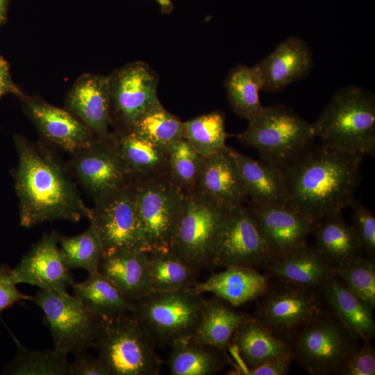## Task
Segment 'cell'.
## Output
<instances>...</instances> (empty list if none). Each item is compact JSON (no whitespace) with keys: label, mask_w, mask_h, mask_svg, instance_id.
Instances as JSON below:
<instances>
[{"label":"cell","mask_w":375,"mask_h":375,"mask_svg":"<svg viewBox=\"0 0 375 375\" xmlns=\"http://www.w3.org/2000/svg\"><path fill=\"white\" fill-rule=\"evenodd\" d=\"M72 166L80 183L94 200L132 183L128 166L107 138H96L74 153Z\"/></svg>","instance_id":"14"},{"label":"cell","mask_w":375,"mask_h":375,"mask_svg":"<svg viewBox=\"0 0 375 375\" xmlns=\"http://www.w3.org/2000/svg\"><path fill=\"white\" fill-rule=\"evenodd\" d=\"M18 355L6 372L19 375H66L69 362L66 355L55 349L29 350L17 342Z\"/></svg>","instance_id":"39"},{"label":"cell","mask_w":375,"mask_h":375,"mask_svg":"<svg viewBox=\"0 0 375 375\" xmlns=\"http://www.w3.org/2000/svg\"><path fill=\"white\" fill-rule=\"evenodd\" d=\"M321 292L333 313L357 340H371L375 335L374 307L352 293L335 276Z\"/></svg>","instance_id":"28"},{"label":"cell","mask_w":375,"mask_h":375,"mask_svg":"<svg viewBox=\"0 0 375 375\" xmlns=\"http://www.w3.org/2000/svg\"><path fill=\"white\" fill-rule=\"evenodd\" d=\"M353 209V231L362 249L369 258L375 254V217L364 205L355 200L351 204Z\"/></svg>","instance_id":"41"},{"label":"cell","mask_w":375,"mask_h":375,"mask_svg":"<svg viewBox=\"0 0 375 375\" xmlns=\"http://www.w3.org/2000/svg\"><path fill=\"white\" fill-rule=\"evenodd\" d=\"M131 131L156 145L168 148L183 138V122L157 100L140 115Z\"/></svg>","instance_id":"35"},{"label":"cell","mask_w":375,"mask_h":375,"mask_svg":"<svg viewBox=\"0 0 375 375\" xmlns=\"http://www.w3.org/2000/svg\"><path fill=\"white\" fill-rule=\"evenodd\" d=\"M110 105L122 123L131 131L140 115L157 97L158 78L145 63L135 62L110 76Z\"/></svg>","instance_id":"15"},{"label":"cell","mask_w":375,"mask_h":375,"mask_svg":"<svg viewBox=\"0 0 375 375\" xmlns=\"http://www.w3.org/2000/svg\"><path fill=\"white\" fill-rule=\"evenodd\" d=\"M22 103L26 115L44 138L68 152L74 153L97 138L69 111L33 97H22Z\"/></svg>","instance_id":"18"},{"label":"cell","mask_w":375,"mask_h":375,"mask_svg":"<svg viewBox=\"0 0 375 375\" xmlns=\"http://www.w3.org/2000/svg\"><path fill=\"white\" fill-rule=\"evenodd\" d=\"M315 138L312 124L281 104L264 107L237 135L243 144L256 149L260 159L283 169L306 150Z\"/></svg>","instance_id":"4"},{"label":"cell","mask_w":375,"mask_h":375,"mask_svg":"<svg viewBox=\"0 0 375 375\" xmlns=\"http://www.w3.org/2000/svg\"><path fill=\"white\" fill-rule=\"evenodd\" d=\"M249 317L217 299L206 301L192 340L225 350L239 326Z\"/></svg>","instance_id":"32"},{"label":"cell","mask_w":375,"mask_h":375,"mask_svg":"<svg viewBox=\"0 0 375 375\" xmlns=\"http://www.w3.org/2000/svg\"><path fill=\"white\" fill-rule=\"evenodd\" d=\"M71 287L74 294L101 321L113 319L134 310L133 303L99 272L89 274L87 279L74 282Z\"/></svg>","instance_id":"29"},{"label":"cell","mask_w":375,"mask_h":375,"mask_svg":"<svg viewBox=\"0 0 375 375\" xmlns=\"http://www.w3.org/2000/svg\"><path fill=\"white\" fill-rule=\"evenodd\" d=\"M65 103L69 111L78 117L97 138L105 140L108 137L110 76L82 75L69 90Z\"/></svg>","instance_id":"19"},{"label":"cell","mask_w":375,"mask_h":375,"mask_svg":"<svg viewBox=\"0 0 375 375\" xmlns=\"http://www.w3.org/2000/svg\"><path fill=\"white\" fill-rule=\"evenodd\" d=\"M256 65L263 81L262 90L278 92L310 72L313 56L306 41L297 36H290Z\"/></svg>","instance_id":"20"},{"label":"cell","mask_w":375,"mask_h":375,"mask_svg":"<svg viewBox=\"0 0 375 375\" xmlns=\"http://www.w3.org/2000/svg\"><path fill=\"white\" fill-rule=\"evenodd\" d=\"M313 233L316 249L333 267L362 256L363 251L342 212L331 214L318 220Z\"/></svg>","instance_id":"30"},{"label":"cell","mask_w":375,"mask_h":375,"mask_svg":"<svg viewBox=\"0 0 375 375\" xmlns=\"http://www.w3.org/2000/svg\"><path fill=\"white\" fill-rule=\"evenodd\" d=\"M12 269L6 265H0V315L22 300H32L33 297L19 292L16 286Z\"/></svg>","instance_id":"43"},{"label":"cell","mask_w":375,"mask_h":375,"mask_svg":"<svg viewBox=\"0 0 375 375\" xmlns=\"http://www.w3.org/2000/svg\"><path fill=\"white\" fill-rule=\"evenodd\" d=\"M224 115L213 111L183 122V138L203 157L226 147Z\"/></svg>","instance_id":"36"},{"label":"cell","mask_w":375,"mask_h":375,"mask_svg":"<svg viewBox=\"0 0 375 375\" xmlns=\"http://www.w3.org/2000/svg\"><path fill=\"white\" fill-rule=\"evenodd\" d=\"M18 155L15 186L22 226L58 219L77 222L91 217L63 166L47 149L20 135L13 138Z\"/></svg>","instance_id":"1"},{"label":"cell","mask_w":375,"mask_h":375,"mask_svg":"<svg viewBox=\"0 0 375 375\" xmlns=\"http://www.w3.org/2000/svg\"><path fill=\"white\" fill-rule=\"evenodd\" d=\"M31 301L43 311L56 351L67 356L94 347L101 320L78 297L66 290H40Z\"/></svg>","instance_id":"9"},{"label":"cell","mask_w":375,"mask_h":375,"mask_svg":"<svg viewBox=\"0 0 375 375\" xmlns=\"http://www.w3.org/2000/svg\"><path fill=\"white\" fill-rule=\"evenodd\" d=\"M148 260L153 291L184 290L197 284L199 269L172 251L148 252Z\"/></svg>","instance_id":"34"},{"label":"cell","mask_w":375,"mask_h":375,"mask_svg":"<svg viewBox=\"0 0 375 375\" xmlns=\"http://www.w3.org/2000/svg\"><path fill=\"white\" fill-rule=\"evenodd\" d=\"M228 210L196 191L184 194L170 251L198 269L210 267Z\"/></svg>","instance_id":"7"},{"label":"cell","mask_w":375,"mask_h":375,"mask_svg":"<svg viewBox=\"0 0 375 375\" xmlns=\"http://www.w3.org/2000/svg\"><path fill=\"white\" fill-rule=\"evenodd\" d=\"M322 144L342 151L374 157L375 98L360 87L338 90L312 124Z\"/></svg>","instance_id":"3"},{"label":"cell","mask_w":375,"mask_h":375,"mask_svg":"<svg viewBox=\"0 0 375 375\" xmlns=\"http://www.w3.org/2000/svg\"><path fill=\"white\" fill-rule=\"evenodd\" d=\"M133 184L148 252L170 251L183 192L168 174Z\"/></svg>","instance_id":"10"},{"label":"cell","mask_w":375,"mask_h":375,"mask_svg":"<svg viewBox=\"0 0 375 375\" xmlns=\"http://www.w3.org/2000/svg\"><path fill=\"white\" fill-rule=\"evenodd\" d=\"M194 191L228 209L249 201L229 147L203 157Z\"/></svg>","instance_id":"22"},{"label":"cell","mask_w":375,"mask_h":375,"mask_svg":"<svg viewBox=\"0 0 375 375\" xmlns=\"http://www.w3.org/2000/svg\"><path fill=\"white\" fill-rule=\"evenodd\" d=\"M293 359L310 374H340L359 345L332 312H321L288 337Z\"/></svg>","instance_id":"6"},{"label":"cell","mask_w":375,"mask_h":375,"mask_svg":"<svg viewBox=\"0 0 375 375\" xmlns=\"http://www.w3.org/2000/svg\"><path fill=\"white\" fill-rule=\"evenodd\" d=\"M375 349L370 340H364L353 352L340 375H374Z\"/></svg>","instance_id":"42"},{"label":"cell","mask_w":375,"mask_h":375,"mask_svg":"<svg viewBox=\"0 0 375 375\" xmlns=\"http://www.w3.org/2000/svg\"><path fill=\"white\" fill-rule=\"evenodd\" d=\"M58 241L62 256L69 269H83L88 274L99 272L103 249L91 224L86 231L77 235H58Z\"/></svg>","instance_id":"37"},{"label":"cell","mask_w":375,"mask_h":375,"mask_svg":"<svg viewBox=\"0 0 375 375\" xmlns=\"http://www.w3.org/2000/svg\"><path fill=\"white\" fill-rule=\"evenodd\" d=\"M107 140L128 166L133 183L168 174V148L156 145L133 131L109 134Z\"/></svg>","instance_id":"27"},{"label":"cell","mask_w":375,"mask_h":375,"mask_svg":"<svg viewBox=\"0 0 375 375\" xmlns=\"http://www.w3.org/2000/svg\"><path fill=\"white\" fill-rule=\"evenodd\" d=\"M264 269L268 278L319 292L333 276V265L315 247L306 243L274 257Z\"/></svg>","instance_id":"21"},{"label":"cell","mask_w":375,"mask_h":375,"mask_svg":"<svg viewBox=\"0 0 375 375\" xmlns=\"http://www.w3.org/2000/svg\"><path fill=\"white\" fill-rule=\"evenodd\" d=\"M94 347L110 375H156L161 361L132 313L101 321Z\"/></svg>","instance_id":"8"},{"label":"cell","mask_w":375,"mask_h":375,"mask_svg":"<svg viewBox=\"0 0 375 375\" xmlns=\"http://www.w3.org/2000/svg\"><path fill=\"white\" fill-rule=\"evenodd\" d=\"M203 160L184 138L168 147V174L184 194L194 191Z\"/></svg>","instance_id":"38"},{"label":"cell","mask_w":375,"mask_h":375,"mask_svg":"<svg viewBox=\"0 0 375 375\" xmlns=\"http://www.w3.org/2000/svg\"><path fill=\"white\" fill-rule=\"evenodd\" d=\"M274 257L249 207L229 209L210 267L264 268Z\"/></svg>","instance_id":"12"},{"label":"cell","mask_w":375,"mask_h":375,"mask_svg":"<svg viewBox=\"0 0 375 375\" xmlns=\"http://www.w3.org/2000/svg\"><path fill=\"white\" fill-rule=\"evenodd\" d=\"M233 345L241 367H253L269 360L292 357L288 338L272 330L254 317H248L236 329Z\"/></svg>","instance_id":"26"},{"label":"cell","mask_w":375,"mask_h":375,"mask_svg":"<svg viewBox=\"0 0 375 375\" xmlns=\"http://www.w3.org/2000/svg\"><path fill=\"white\" fill-rule=\"evenodd\" d=\"M160 5L161 8L165 10H169L171 8L170 0H156Z\"/></svg>","instance_id":"48"},{"label":"cell","mask_w":375,"mask_h":375,"mask_svg":"<svg viewBox=\"0 0 375 375\" xmlns=\"http://www.w3.org/2000/svg\"><path fill=\"white\" fill-rule=\"evenodd\" d=\"M58 234L44 233L12 269L17 284L26 283L42 290H66L74 282L58 247Z\"/></svg>","instance_id":"16"},{"label":"cell","mask_w":375,"mask_h":375,"mask_svg":"<svg viewBox=\"0 0 375 375\" xmlns=\"http://www.w3.org/2000/svg\"><path fill=\"white\" fill-rule=\"evenodd\" d=\"M333 275L355 295L375 307L374 258L360 256L333 267Z\"/></svg>","instance_id":"40"},{"label":"cell","mask_w":375,"mask_h":375,"mask_svg":"<svg viewBox=\"0 0 375 375\" xmlns=\"http://www.w3.org/2000/svg\"><path fill=\"white\" fill-rule=\"evenodd\" d=\"M269 286L268 277L256 269L231 266L190 289L199 294L211 293L233 306H240L260 298Z\"/></svg>","instance_id":"25"},{"label":"cell","mask_w":375,"mask_h":375,"mask_svg":"<svg viewBox=\"0 0 375 375\" xmlns=\"http://www.w3.org/2000/svg\"><path fill=\"white\" fill-rule=\"evenodd\" d=\"M9 93L23 96L20 90L12 80L8 62L0 55V99Z\"/></svg>","instance_id":"46"},{"label":"cell","mask_w":375,"mask_h":375,"mask_svg":"<svg viewBox=\"0 0 375 375\" xmlns=\"http://www.w3.org/2000/svg\"><path fill=\"white\" fill-rule=\"evenodd\" d=\"M69 375H110L106 362L99 356L94 358L85 351L75 354L72 362H69Z\"/></svg>","instance_id":"44"},{"label":"cell","mask_w":375,"mask_h":375,"mask_svg":"<svg viewBox=\"0 0 375 375\" xmlns=\"http://www.w3.org/2000/svg\"><path fill=\"white\" fill-rule=\"evenodd\" d=\"M363 156L312 144L283 170L290 205L318 221L350 206Z\"/></svg>","instance_id":"2"},{"label":"cell","mask_w":375,"mask_h":375,"mask_svg":"<svg viewBox=\"0 0 375 375\" xmlns=\"http://www.w3.org/2000/svg\"><path fill=\"white\" fill-rule=\"evenodd\" d=\"M229 149L249 202L260 205H290L283 169Z\"/></svg>","instance_id":"23"},{"label":"cell","mask_w":375,"mask_h":375,"mask_svg":"<svg viewBox=\"0 0 375 375\" xmlns=\"http://www.w3.org/2000/svg\"><path fill=\"white\" fill-rule=\"evenodd\" d=\"M94 201L90 220L100 240L103 254L118 250L148 252L138 215L133 183Z\"/></svg>","instance_id":"11"},{"label":"cell","mask_w":375,"mask_h":375,"mask_svg":"<svg viewBox=\"0 0 375 375\" xmlns=\"http://www.w3.org/2000/svg\"><path fill=\"white\" fill-rule=\"evenodd\" d=\"M319 292L282 281L260 297L254 318L288 338L322 310Z\"/></svg>","instance_id":"13"},{"label":"cell","mask_w":375,"mask_h":375,"mask_svg":"<svg viewBox=\"0 0 375 375\" xmlns=\"http://www.w3.org/2000/svg\"><path fill=\"white\" fill-rule=\"evenodd\" d=\"M229 362L225 350L189 338L171 346L167 364L172 375H212Z\"/></svg>","instance_id":"31"},{"label":"cell","mask_w":375,"mask_h":375,"mask_svg":"<svg viewBox=\"0 0 375 375\" xmlns=\"http://www.w3.org/2000/svg\"><path fill=\"white\" fill-rule=\"evenodd\" d=\"M248 207L275 257L306 244L318 222L290 205L249 202Z\"/></svg>","instance_id":"17"},{"label":"cell","mask_w":375,"mask_h":375,"mask_svg":"<svg viewBox=\"0 0 375 375\" xmlns=\"http://www.w3.org/2000/svg\"><path fill=\"white\" fill-rule=\"evenodd\" d=\"M263 81L260 72L254 65L235 66L225 81L227 98L233 112L247 120L259 114L263 109L258 92Z\"/></svg>","instance_id":"33"},{"label":"cell","mask_w":375,"mask_h":375,"mask_svg":"<svg viewBox=\"0 0 375 375\" xmlns=\"http://www.w3.org/2000/svg\"><path fill=\"white\" fill-rule=\"evenodd\" d=\"M206 301L190 288L153 291L133 302V315L153 345L171 347L196 331Z\"/></svg>","instance_id":"5"},{"label":"cell","mask_w":375,"mask_h":375,"mask_svg":"<svg viewBox=\"0 0 375 375\" xmlns=\"http://www.w3.org/2000/svg\"><path fill=\"white\" fill-rule=\"evenodd\" d=\"M293 360L290 356L278 357L253 367H238L233 374L243 375H285L290 368Z\"/></svg>","instance_id":"45"},{"label":"cell","mask_w":375,"mask_h":375,"mask_svg":"<svg viewBox=\"0 0 375 375\" xmlns=\"http://www.w3.org/2000/svg\"><path fill=\"white\" fill-rule=\"evenodd\" d=\"M8 0H0V24L6 20Z\"/></svg>","instance_id":"47"},{"label":"cell","mask_w":375,"mask_h":375,"mask_svg":"<svg viewBox=\"0 0 375 375\" xmlns=\"http://www.w3.org/2000/svg\"><path fill=\"white\" fill-rule=\"evenodd\" d=\"M99 272L133 303L153 291L147 251L118 250L103 254Z\"/></svg>","instance_id":"24"}]
</instances>
